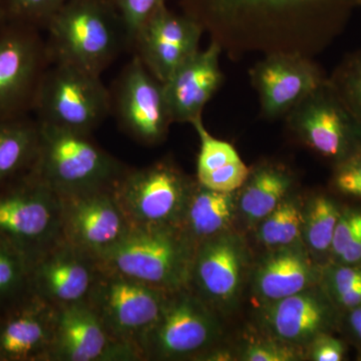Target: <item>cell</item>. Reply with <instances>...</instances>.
Wrapping results in <instances>:
<instances>
[{
	"instance_id": "6da1fadb",
	"label": "cell",
	"mask_w": 361,
	"mask_h": 361,
	"mask_svg": "<svg viewBox=\"0 0 361 361\" xmlns=\"http://www.w3.org/2000/svg\"><path fill=\"white\" fill-rule=\"evenodd\" d=\"M221 47L308 54L345 28L361 0H179Z\"/></svg>"
},
{
	"instance_id": "5b68a950",
	"label": "cell",
	"mask_w": 361,
	"mask_h": 361,
	"mask_svg": "<svg viewBox=\"0 0 361 361\" xmlns=\"http://www.w3.org/2000/svg\"><path fill=\"white\" fill-rule=\"evenodd\" d=\"M169 293L99 266L87 302L111 341L141 361L142 342L158 322Z\"/></svg>"
},
{
	"instance_id": "9c48e42d",
	"label": "cell",
	"mask_w": 361,
	"mask_h": 361,
	"mask_svg": "<svg viewBox=\"0 0 361 361\" xmlns=\"http://www.w3.org/2000/svg\"><path fill=\"white\" fill-rule=\"evenodd\" d=\"M221 336L216 311L189 287L170 292L142 345V360H198Z\"/></svg>"
},
{
	"instance_id": "7402d4cb",
	"label": "cell",
	"mask_w": 361,
	"mask_h": 361,
	"mask_svg": "<svg viewBox=\"0 0 361 361\" xmlns=\"http://www.w3.org/2000/svg\"><path fill=\"white\" fill-rule=\"evenodd\" d=\"M322 268L302 242L272 249L254 272V293L264 305L294 295L320 284Z\"/></svg>"
},
{
	"instance_id": "4fadbf2b",
	"label": "cell",
	"mask_w": 361,
	"mask_h": 361,
	"mask_svg": "<svg viewBox=\"0 0 361 361\" xmlns=\"http://www.w3.org/2000/svg\"><path fill=\"white\" fill-rule=\"evenodd\" d=\"M61 237L99 259L132 229L114 189L61 196Z\"/></svg>"
},
{
	"instance_id": "d6986e66",
	"label": "cell",
	"mask_w": 361,
	"mask_h": 361,
	"mask_svg": "<svg viewBox=\"0 0 361 361\" xmlns=\"http://www.w3.org/2000/svg\"><path fill=\"white\" fill-rule=\"evenodd\" d=\"M58 312L32 291L0 310V361H51Z\"/></svg>"
},
{
	"instance_id": "52a82bcc",
	"label": "cell",
	"mask_w": 361,
	"mask_h": 361,
	"mask_svg": "<svg viewBox=\"0 0 361 361\" xmlns=\"http://www.w3.org/2000/svg\"><path fill=\"white\" fill-rule=\"evenodd\" d=\"M32 113L40 125L92 135L111 114V92L101 75L51 63L40 82Z\"/></svg>"
},
{
	"instance_id": "603a6c76",
	"label": "cell",
	"mask_w": 361,
	"mask_h": 361,
	"mask_svg": "<svg viewBox=\"0 0 361 361\" xmlns=\"http://www.w3.org/2000/svg\"><path fill=\"white\" fill-rule=\"evenodd\" d=\"M238 211L236 193L204 187L196 179L178 229L195 247L229 231Z\"/></svg>"
},
{
	"instance_id": "d4e9b609",
	"label": "cell",
	"mask_w": 361,
	"mask_h": 361,
	"mask_svg": "<svg viewBox=\"0 0 361 361\" xmlns=\"http://www.w3.org/2000/svg\"><path fill=\"white\" fill-rule=\"evenodd\" d=\"M293 179L288 171L266 164L251 171L241 188L237 206L249 226L258 225L288 197Z\"/></svg>"
},
{
	"instance_id": "8fae6325",
	"label": "cell",
	"mask_w": 361,
	"mask_h": 361,
	"mask_svg": "<svg viewBox=\"0 0 361 361\" xmlns=\"http://www.w3.org/2000/svg\"><path fill=\"white\" fill-rule=\"evenodd\" d=\"M110 92L111 113L123 132L147 146L165 139L173 120L164 84L139 56L135 54L125 66Z\"/></svg>"
},
{
	"instance_id": "7c38bea8",
	"label": "cell",
	"mask_w": 361,
	"mask_h": 361,
	"mask_svg": "<svg viewBox=\"0 0 361 361\" xmlns=\"http://www.w3.org/2000/svg\"><path fill=\"white\" fill-rule=\"evenodd\" d=\"M303 142L334 165L361 149V127L329 82L287 115Z\"/></svg>"
},
{
	"instance_id": "f35d334b",
	"label": "cell",
	"mask_w": 361,
	"mask_h": 361,
	"mask_svg": "<svg viewBox=\"0 0 361 361\" xmlns=\"http://www.w3.org/2000/svg\"><path fill=\"white\" fill-rule=\"evenodd\" d=\"M345 334L348 341L357 348L358 355H361V306L353 308L341 314V330Z\"/></svg>"
},
{
	"instance_id": "d590c367",
	"label": "cell",
	"mask_w": 361,
	"mask_h": 361,
	"mask_svg": "<svg viewBox=\"0 0 361 361\" xmlns=\"http://www.w3.org/2000/svg\"><path fill=\"white\" fill-rule=\"evenodd\" d=\"M331 186L336 194L361 201V149L334 165Z\"/></svg>"
},
{
	"instance_id": "7a4b0ae2",
	"label": "cell",
	"mask_w": 361,
	"mask_h": 361,
	"mask_svg": "<svg viewBox=\"0 0 361 361\" xmlns=\"http://www.w3.org/2000/svg\"><path fill=\"white\" fill-rule=\"evenodd\" d=\"M44 32L51 63L97 75L129 51L125 25L110 0H68Z\"/></svg>"
},
{
	"instance_id": "e575fe53",
	"label": "cell",
	"mask_w": 361,
	"mask_h": 361,
	"mask_svg": "<svg viewBox=\"0 0 361 361\" xmlns=\"http://www.w3.org/2000/svg\"><path fill=\"white\" fill-rule=\"evenodd\" d=\"M251 170L243 161L228 164L208 173L197 174V180L208 189L223 193H236L245 184Z\"/></svg>"
},
{
	"instance_id": "2e32d148",
	"label": "cell",
	"mask_w": 361,
	"mask_h": 361,
	"mask_svg": "<svg viewBox=\"0 0 361 361\" xmlns=\"http://www.w3.org/2000/svg\"><path fill=\"white\" fill-rule=\"evenodd\" d=\"M263 114L287 116L306 97L329 82L310 58L297 52H273L251 71Z\"/></svg>"
},
{
	"instance_id": "ab89813d",
	"label": "cell",
	"mask_w": 361,
	"mask_h": 361,
	"mask_svg": "<svg viewBox=\"0 0 361 361\" xmlns=\"http://www.w3.org/2000/svg\"><path fill=\"white\" fill-rule=\"evenodd\" d=\"M7 20L6 13H4V7H2L1 1H0V25H2V23H6Z\"/></svg>"
},
{
	"instance_id": "836d02e7",
	"label": "cell",
	"mask_w": 361,
	"mask_h": 361,
	"mask_svg": "<svg viewBox=\"0 0 361 361\" xmlns=\"http://www.w3.org/2000/svg\"><path fill=\"white\" fill-rule=\"evenodd\" d=\"M120 14L127 32L129 51H132L135 33L159 7L167 0H110Z\"/></svg>"
},
{
	"instance_id": "9a60e30c",
	"label": "cell",
	"mask_w": 361,
	"mask_h": 361,
	"mask_svg": "<svg viewBox=\"0 0 361 361\" xmlns=\"http://www.w3.org/2000/svg\"><path fill=\"white\" fill-rule=\"evenodd\" d=\"M204 30L186 13L171 11L164 4L135 33L132 51L161 82L199 51Z\"/></svg>"
},
{
	"instance_id": "484cf974",
	"label": "cell",
	"mask_w": 361,
	"mask_h": 361,
	"mask_svg": "<svg viewBox=\"0 0 361 361\" xmlns=\"http://www.w3.org/2000/svg\"><path fill=\"white\" fill-rule=\"evenodd\" d=\"M343 206L331 195L318 194L310 199L304 212L303 244L322 267L329 263L332 240Z\"/></svg>"
},
{
	"instance_id": "30bf717a",
	"label": "cell",
	"mask_w": 361,
	"mask_h": 361,
	"mask_svg": "<svg viewBox=\"0 0 361 361\" xmlns=\"http://www.w3.org/2000/svg\"><path fill=\"white\" fill-rule=\"evenodd\" d=\"M42 30L6 20L0 25V118L30 115L51 65Z\"/></svg>"
},
{
	"instance_id": "83f0119b",
	"label": "cell",
	"mask_w": 361,
	"mask_h": 361,
	"mask_svg": "<svg viewBox=\"0 0 361 361\" xmlns=\"http://www.w3.org/2000/svg\"><path fill=\"white\" fill-rule=\"evenodd\" d=\"M320 285L341 314L361 306V266L329 263Z\"/></svg>"
},
{
	"instance_id": "d6a6232c",
	"label": "cell",
	"mask_w": 361,
	"mask_h": 361,
	"mask_svg": "<svg viewBox=\"0 0 361 361\" xmlns=\"http://www.w3.org/2000/svg\"><path fill=\"white\" fill-rule=\"evenodd\" d=\"M191 125L193 126L201 142L200 153L197 163V174L211 172L233 161L241 160L239 154L231 144L216 139L207 130L202 116L196 118Z\"/></svg>"
},
{
	"instance_id": "ac0fdd59",
	"label": "cell",
	"mask_w": 361,
	"mask_h": 361,
	"mask_svg": "<svg viewBox=\"0 0 361 361\" xmlns=\"http://www.w3.org/2000/svg\"><path fill=\"white\" fill-rule=\"evenodd\" d=\"M263 324L272 338L304 348L322 334L341 330V312L318 284L264 305Z\"/></svg>"
},
{
	"instance_id": "5bb4252c",
	"label": "cell",
	"mask_w": 361,
	"mask_h": 361,
	"mask_svg": "<svg viewBox=\"0 0 361 361\" xmlns=\"http://www.w3.org/2000/svg\"><path fill=\"white\" fill-rule=\"evenodd\" d=\"M248 252L238 234L221 233L197 246L189 287L214 310L233 305L241 293Z\"/></svg>"
},
{
	"instance_id": "f546056e",
	"label": "cell",
	"mask_w": 361,
	"mask_h": 361,
	"mask_svg": "<svg viewBox=\"0 0 361 361\" xmlns=\"http://www.w3.org/2000/svg\"><path fill=\"white\" fill-rule=\"evenodd\" d=\"M329 263L361 266V204L343 206L332 240Z\"/></svg>"
},
{
	"instance_id": "ffe728a7",
	"label": "cell",
	"mask_w": 361,
	"mask_h": 361,
	"mask_svg": "<svg viewBox=\"0 0 361 361\" xmlns=\"http://www.w3.org/2000/svg\"><path fill=\"white\" fill-rule=\"evenodd\" d=\"M51 361H134L114 343L87 302L59 308Z\"/></svg>"
},
{
	"instance_id": "3957f363",
	"label": "cell",
	"mask_w": 361,
	"mask_h": 361,
	"mask_svg": "<svg viewBox=\"0 0 361 361\" xmlns=\"http://www.w3.org/2000/svg\"><path fill=\"white\" fill-rule=\"evenodd\" d=\"M39 126V156L32 173L59 196L114 189L129 169L92 135Z\"/></svg>"
},
{
	"instance_id": "f1b7e54d",
	"label": "cell",
	"mask_w": 361,
	"mask_h": 361,
	"mask_svg": "<svg viewBox=\"0 0 361 361\" xmlns=\"http://www.w3.org/2000/svg\"><path fill=\"white\" fill-rule=\"evenodd\" d=\"M30 264L18 251L0 241V310L30 291Z\"/></svg>"
},
{
	"instance_id": "8d00e7d4",
	"label": "cell",
	"mask_w": 361,
	"mask_h": 361,
	"mask_svg": "<svg viewBox=\"0 0 361 361\" xmlns=\"http://www.w3.org/2000/svg\"><path fill=\"white\" fill-rule=\"evenodd\" d=\"M297 349L274 338L271 341H255L244 348L240 358L246 361L298 360L301 355Z\"/></svg>"
},
{
	"instance_id": "277c9868",
	"label": "cell",
	"mask_w": 361,
	"mask_h": 361,
	"mask_svg": "<svg viewBox=\"0 0 361 361\" xmlns=\"http://www.w3.org/2000/svg\"><path fill=\"white\" fill-rule=\"evenodd\" d=\"M196 247L178 228L130 229L125 238L99 259L104 269L161 289L186 288Z\"/></svg>"
},
{
	"instance_id": "ba28073f",
	"label": "cell",
	"mask_w": 361,
	"mask_h": 361,
	"mask_svg": "<svg viewBox=\"0 0 361 361\" xmlns=\"http://www.w3.org/2000/svg\"><path fill=\"white\" fill-rule=\"evenodd\" d=\"M195 182L172 161L161 160L129 167L114 194L132 229L178 228Z\"/></svg>"
},
{
	"instance_id": "4dcf8cb0",
	"label": "cell",
	"mask_w": 361,
	"mask_h": 361,
	"mask_svg": "<svg viewBox=\"0 0 361 361\" xmlns=\"http://www.w3.org/2000/svg\"><path fill=\"white\" fill-rule=\"evenodd\" d=\"M329 82L361 127V51L348 54Z\"/></svg>"
},
{
	"instance_id": "1f68e13d",
	"label": "cell",
	"mask_w": 361,
	"mask_h": 361,
	"mask_svg": "<svg viewBox=\"0 0 361 361\" xmlns=\"http://www.w3.org/2000/svg\"><path fill=\"white\" fill-rule=\"evenodd\" d=\"M7 20L25 23L44 32L45 27L68 0H0Z\"/></svg>"
},
{
	"instance_id": "8992f818",
	"label": "cell",
	"mask_w": 361,
	"mask_h": 361,
	"mask_svg": "<svg viewBox=\"0 0 361 361\" xmlns=\"http://www.w3.org/2000/svg\"><path fill=\"white\" fill-rule=\"evenodd\" d=\"M61 239L58 193L32 173L0 187V241L32 265Z\"/></svg>"
},
{
	"instance_id": "cb8c5ba5",
	"label": "cell",
	"mask_w": 361,
	"mask_h": 361,
	"mask_svg": "<svg viewBox=\"0 0 361 361\" xmlns=\"http://www.w3.org/2000/svg\"><path fill=\"white\" fill-rule=\"evenodd\" d=\"M39 144L37 118L30 115L0 118V187L32 172Z\"/></svg>"
},
{
	"instance_id": "e0dca14e",
	"label": "cell",
	"mask_w": 361,
	"mask_h": 361,
	"mask_svg": "<svg viewBox=\"0 0 361 361\" xmlns=\"http://www.w3.org/2000/svg\"><path fill=\"white\" fill-rule=\"evenodd\" d=\"M99 259L61 239L30 265V290L54 307L87 302Z\"/></svg>"
},
{
	"instance_id": "44dd1931",
	"label": "cell",
	"mask_w": 361,
	"mask_h": 361,
	"mask_svg": "<svg viewBox=\"0 0 361 361\" xmlns=\"http://www.w3.org/2000/svg\"><path fill=\"white\" fill-rule=\"evenodd\" d=\"M221 51L222 47L213 40L206 49H199L164 82L173 123H192L201 118L207 103L222 84Z\"/></svg>"
},
{
	"instance_id": "4316f807",
	"label": "cell",
	"mask_w": 361,
	"mask_h": 361,
	"mask_svg": "<svg viewBox=\"0 0 361 361\" xmlns=\"http://www.w3.org/2000/svg\"><path fill=\"white\" fill-rule=\"evenodd\" d=\"M303 218L304 212L299 202L287 197L259 223V242L271 250L301 242Z\"/></svg>"
},
{
	"instance_id": "74e56055",
	"label": "cell",
	"mask_w": 361,
	"mask_h": 361,
	"mask_svg": "<svg viewBox=\"0 0 361 361\" xmlns=\"http://www.w3.org/2000/svg\"><path fill=\"white\" fill-rule=\"evenodd\" d=\"M308 357L313 361H341L345 358V342L334 334H322L307 346Z\"/></svg>"
}]
</instances>
